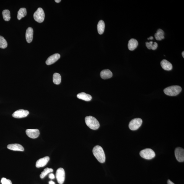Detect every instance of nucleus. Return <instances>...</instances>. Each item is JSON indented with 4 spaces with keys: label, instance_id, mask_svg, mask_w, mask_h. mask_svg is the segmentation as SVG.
I'll return each mask as SVG.
<instances>
[{
    "label": "nucleus",
    "instance_id": "nucleus-1",
    "mask_svg": "<svg viewBox=\"0 0 184 184\" xmlns=\"http://www.w3.org/2000/svg\"><path fill=\"white\" fill-rule=\"evenodd\" d=\"M93 152L94 155L99 162L101 163L105 162L106 155L102 147L98 145L95 146L93 148Z\"/></svg>",
    "mask_w": 184,
    "mask_h": 184
},
{
    "label": "nucleus",
    "instance_id": "nucleus-2",
    "mask_svg": "<svg viewBox=\"0 0 184 184\" xmlns=\"http://www.w3.org/2000/svg\"><path fill=\"white\" fill-rule=\"evenodd\" d=\"M85 121L87 126L93 130L98 129L100 126L97 120L92 116H86L85 118Z\"/></svg>",
    "mask_w": 184,
    "mask_h": 184
},
{
    "label": "nucleus",
    "instance_id": "nucleus-3",
    "mask_svg": "<svg viewBox=\"0 0 184 184\" xmlns=\"http://www.w3.org/2000/svg\"><path fill=\"white\" fill-rule=\"evenodd\" d=\"M182 91V88L179 86H172L166 88L164 90V93L167 95L170 96L177 95Z\"/></svg>",
    "mask_w": 184,
    "mask_h": 184
},
{
    "label": "nucleus",
    "instance_id": "nucleus-4",
    "mask_svg": "<svg viewBox=\"0 0 184 184\" xmlns=\"http://www.w3.org/2000/svg\"><path fill=\"white\" fill-rule=\"evenodd\" d=\"M140 154V156L142 158L147 159H153L155 156V152L149 148L142 150Z\"/></svg>",
    "mask_w": 184,
    "mask_h": 184
},
{
    "label": "nucleus",
    "instance_id": "nucleus-5",
    "mask_svg": "<svg viewBox=\"0 0 184 184\" xmlns=\"http://www.w3.org/2000/svg\"><path fill=\"white\" fill-rule=\"evenodd\" d=\"M33 18L36 22L41 23L44 22L45 18V14L44 10L39 7L33 14Z\"/></svg>",
    "mask_w": 184,
    "mask_h": 184
},
{
    "label": "nucleus",
    "instance_id": "nucleus-6",
    "mask_svg": "<svg viewBox=\"0 0 184 184\" xmlns=\"http://www.w3.org/2000/svg\"><path fill=\"white\" fill-rule=\"evenodd\" d=\"M142 121L140 118H135L131 121L129 124V127L131 130L135 131L137 130L140 128L142 125Z\"/></svg>",
    "mask_w": 184,
    "mask_h": 184
},
{
    "label": "nucleus",
    "instance_id": "nucleus-7",
    "mask_svg": "<svg viewBox=\"0 0 184 184\" xmlns=\"http://www.w3.org/2000/svg\"><path fill=\"white\" fill-rule=\"evenodd\" d=\"M57 181L60 184H63L65 181V172L63 168H60L57 170L56 174Z\"/></svg>",
    "mask_w": 184,
    "mask_h": 184
},
{
    "label": "nucleus",
    "instance_id": "nucleus-8",
    "mask_svg": "<svg viewBox=\"0 0 184 184\" xmlns=\"http://www.w3.org/2000/svg\"><path fill=\"white\" fill-rule=\"evenodd\" d=\"M177 160L179 162H183L184 161V150L183 148L177 147L174 151Z\"/></svg>",
    "mask_w": 184,
    "mask_h": 184
},
{
    "label": "nucleus",
    "instance_id": "nucleus-9",
    "mask_svg": "<svg viewBox=\"0 0 184 184\" xmlns=\"http://www.w3.org/2000/svg\"><path fill=\"white\" fill-rule=\"evenodd\" d=\"M29 111L24 110H19L16 111L12 114L13 117L16 118H25L29 115Z\"/></svg>",
    "mask_w": 184,
    "mask_h": 184
},
{
    "label": "nucleus",
    "instance_id": "nucleus-10",
    "mask_svg": "<svg viewBox=\"0 0 184 184\" xmlns=\"http://www.w3.org/2000/svg\"><path fill=\"white\" fill-rule=\"evenodd\" d=\"M26 133L27 136L31 138H36L40 135V132L39 129H27L26 131Z\"/></svg>",
    "mask_w": 184,
    "mask_h": 184
},
{
    "label": "nucleus",
    "instance_id": "nucleus-11",
    "mask_svg": "<svg viewBox=\"0 0 184 184\" xmlns=\"http://www.w3.org/2000/svg\"><path fill=\"white\" fill-rule=\"evenodd\" d=\"M61 57L60 54L56 53L53 54L49 57L46 61V63L47 65H50L55 63Z\"/></svg>",
    "mask_w": 184,
    "mask_h": 184
},
{
    "label": "nucleus",
    "instance_id": "nucleus-12",
    "mask_svg": "<svg viewBox=\"0 0 184 184\" xmlns=\"http://www.w3.org/2000/svg\"><path fill=\"white\" fill-rule=\"evenodd\" d=\"M50 160V157L48 156L38 159L37 161L35 166L37 168H40L46 166Z\"/></svg>",
    "mask_w": 184,
    "mask_h": 184
},
{
    "label": "nucleus",
    "instance_id": "nucleus-13",
    "mask_svg": "<svg viewBox=\"0 0 184 184\" xmlns=\"http://www.w3.org/2000/svg\"><path fill=\"white\" fill-rule=\"evenodd\" d=\"M33 29L31 27L28 28L26 31V39L28 43H31L32 41L33 37Z\"/></svg>",
    "mask_w": 184,
    "mask_h": 184
},
{
    "label": "nucleus",
    "instance_id": "nucleus-14",
    "mask_svg": "<svg viewBox=\"0 0 184 184\" xmlns=\"http://www.w3.org/2000/svg\"><path fill=\"white\" fill-rule=\"evenodd\" d=\"M7 148L14 151H23L24 150V147L21 145L18 144H9L7 146Z\"/></svg>",
    "mask_w": 184,
    "mask_h": 184
},
{
    "label": "nucleus",
    "instance_id": "nucleus-15",
    "mask_svg": "<svg viewBox=\"0 0 184 184\" xmlns=\"http://www.w3.org/2000/svg\"><path fill=\"white\" fill-rule=\"evenodd\" d=\"M161 65L165 70L170 71L172 69V63L166 59L163 60L161 62Z\"/></svg>",
    "mask_w": 184,
    "mask_h": 184
},
{
    "label": "nucleus",
    "instance_id": "nucleus-16",
    "mask_svg": "<svg viewBox=\"0 0 184 184\" xmlns=\"http://www.w3.org/2000/svg\"><path fill=\"white\" fill-rule=\"evenodd\" d=\"M100 75L101 78L104 80L111 78L112 76V72L108 69H105L102 70L101 72Z\"/></svg>",
    "mask_w": 184,
    "mask_h": 184
},
{
    "label": "nucleus",
    "instance_id": "nucleus-17",
    "mask_svg": "<svg viewBox=\"0 0 184 184\" xmlns=\"http://www.w3.org/2000/svg\"><path fill=\"white\" fill-rule=\"evenodd\" d=\"M138 45V41L134 39H131L129 41L128 48L129 50L132 51L136 49Z\"/></svg>",
    "mask_w": 184,
    "mask_h": 184
},
{
    "label": "nucleus",
    "instance_id": "nucleus-18",
    "mask_svg": "<svg viewBox=\"0 0 184 184\" xmlns=\"http://www.w3.org/2000/svg\"><path fill=\"white\" fill-rule=\"evenodd\" d=\"M78 98L86 101H91L92 97L91 95L85 93H81L78 94L77 95Z\"/></svg>",
    "mask_w": 184,
    "mask_h": 184
},
{
    "label": "nucleus",
    "instance_id": "nucleus-19",
    "mask_svg": "<svg viewBox=\"0 0 184 184\" xmlns=\"http://www.w3.org/2000/svg\"><path fill=\"white\" fill-rule=\"evenodd\" d=\"M105 24L103 20H100L97 25V30L99 35H102L104 33Z\"/></svg>",
    "mask_w": 184,
    "mask_h": 184
},
{
    "label": "nucleus",
    "instance_id": "nucleus-20",
    "mask_svg": "<svg viewBox=\"0 0 184 184\" xmlns=\"http://www.w3.org/2000/svg\"><path fill=\"white\" fill-rule=\"evenodd\" d=\"M164 32L162 29H159L155 34V36L157 40L160 41L164 39Z\"/></svg>",
    "mask_w": 184,
    "mask_h": 184
},
{
    "label": "nucleus",
    "instance_id": "nucleus-21",
    "mask_svg": "<svg viewBox=\"0 0 184 184\" xmlns=\"http://www.w3.org/2000/svg\"><path fill=\"white\" fill-rule=\"evenodd\" d=\"M27 15V11L25 8H20L18 11L17 16L18 20H20Z\"/></svg>",
    "mask_w": 184,
    "mask_h": 184
},
{
    "label": "nucleus",
    "instance_id": "nucleus-22",
    "mask_svg": "<svg viewBox=\"0 0 184 184\" xmlns=\"http://www.w3.org/2000/svg\"><path fill=\"white\" fill-rule=\"evenodd\" d=\"M53 82L56 85H59L61 83V75L58 73L54 74L53 76Z\"/></svg>",
    "mask_w": 184,
    "mask_h": 184
},
{
    "label": "nucleus",
    "instance_id": "nucleus-23",
    "mask_svg": "<svg viewBox=\"0 0 184 184\" xmlns=\"http://www.w3.org/2000/svg\"><path fill=\"white\" fill-rule=\"evenodd\" d=\"M2 15L4 20L9 21L11 19L10 13L8 10H5L3 11Z\"/></svg>",
    "mask_w": 184,
    "mask_h": 184
},
{
    "label": "nucleus",
    "instance_id": "nucleus-24",
    "mask_svg": "<svg viewBox=\"0 0 184 184\" xmlns=\"http://www.w3.org/2000/svg\"><path fill=\"white\" fill-rule=\"evenodd\" d=\"M53 171V170L52 169L48 168H45L44 170V171L41 172L40 175V177L41 179L44 178L49 173H50V172H52Z\"/></svg>",
    "mask_w": 184,
    "mask_h": 184
},
{
    "label": "nucleus",
    "instance_id": "nucleus-25",
    "mask_svg": "<svg viewBox=\"0 0 184 184\" xmlns=\"http://www.w3.org/2000/svg\"><path fill=\"white\" fill-rule=\"evenodd\" d=\"M7 46V41L4 37L0 35V48L3 49L6 48Z\"/></svg>",
    "mask_w": 184,
    "mask_h": 184
},
{
    "label": "nucleus",
    "instance_id": "nucleus-26",
    "mask_svg": "<svg viewBox=\"0 0 184 184\" xmlns=\"http://www.w3.org/2000/svg\"><path fill=\"white\" fill-rule=\"evenodd\" d=\"M1 182L2 184H12L10 180L7 179L5 178H2Z\"/></svg>",
    "mask_w": 184,
    "mask_h": 184
},
{
    "label": "nucleus",
    "instance_id": "nucleus-27",
    "mask_svg": "<svg viewBox=\"0 0 184 184\" xmlns=\"http://www.w3.org/2000/svg\"><path fill=\"white\" fill-rule=\"evenodd\" d=\"M146 46L148 49L151 50V49L152 47H153V41H151L150 42H146Z\"/></svg>",
    "mask_w": 184,
    "mask_h": 184
},
{
    "label": "nucleus",
    "instance_id": "nucleus-28",
    "mask_svg": "<svg viewBox=\"0 0 184 184\" xmlns=\"http://www.w3.org/2000/svg\"><path fill=\"white\" fill-rule=\"evenodd\" d=\"M157 46H158V44L156 42H154L153 45V47H152L151 49L153 50H155L157 49Z\"/></svg>",
    "mask_w": 184,
    "mask_h": 184
},
{
    "label": "nucleus",
    "instance_id": "nucleus-29",
    "mask_svg": "<svg viewBox=\"0 0 184 184\" xmlns=\"http://www.w3.org/2000/svg\"><path fill=\"white\" fill-rule=\"evenodd\" d=\"M49 178L50 179H54L55 177L53 174L50 173V174L49 175Z\"/></svg>",
    "mask_w": 184,
    "mask_h": 184
},
{
    "label": "nucleus",
    "instance_id": "nucleus-30",
    "mask_svg": "<svg viewBox=\"0 0 184 184\" xmlns=\"http://www.w3.org/2000/svg\"><path fill=\"white\" fill-rule=\"evenodd\" d=\"M168 184H174L173 182L171 181L170 180H168Z\"/></svg>",
    "mask_w": 184,
    "mask_h": 184
},
{
    "label": "nucleus",
    "instance_id": "nucleus-31",
    "mask_svg": "<svg viewBox=\"0 0 184 184\" xmlns=\"http://www.w3.org/2000/svg\"><path fill=\"white\" fill-rule=\"evenodd\" d=\"M49 184H55V183L53 181H50L49 182Z\"/></svg>",
    "mask_w": 184,
    "mask_h": 184
},
{
    "label": "nucleus",
    "instance_id": "nucleus-32",
    "mask_svg": "<svg viewBox=\"0 0 184 184\" xmlns=\"http://www.w3.org/2000/svg\"><path fill=\"white\" fill-rule=\"evenodd\" d=\"M153 37L152 36H151L149 38H148V40H153Z\"/></svg>",
    "mask_w": 184,
    "mask_h": 184
},
{
    "label": "nucleus",
    "instance_id": "nucleus-33",
    "mask_svg": "<svg viewBox=\"0 0 184 184\" xmlns=\"http://www.w3.org/2000/svg\"><path fill=\"white\" fill-rule=\"evenodd\" d=\"M55 1L56 2V3H59L61 1V0H55Z\"/></svg>",
    "mask_w": 184,
    "mask_h": 184
},
{
    "label": "nucleus",
    "instance_id": "nucleus-34",
    "mask_svg": "<svg viewBox=\"0 0 184 184\" xmlns=\"http://www.w3.org/2000/svg\"><path fill=\"white\" fill-rule=\"evenodd\" d=\"M184 51H183V52H182V56H183V58H184Z\"/></svg>",
    "mask_w": 184,
    "mask_h": 184
}]
</instances>
